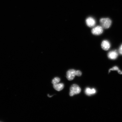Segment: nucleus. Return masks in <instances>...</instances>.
<instances>
[{"label":"nucleus","instance_id":"nucleus-14","mask_svg":"<svg viewBox=\"0 0 122 122\" xmlns=\"http://www.w3.org/2000/svg\"><path fill=\"white\" fill-rule=\"evenodd\" d=\"M48 96L49 97H52V96H50L49 95V94H48Z\"/></svg>","mask_w":122,"mask_h":122},{"label":"nucleus","instance_id":"nucleus-8","mask_svg":"<svg viewBox=\"0 0 122 122\" xmlns=\"http://www.w3.org/2000/svg\"><path fill=\"white\" fill-rule=\"evenodd\" d=\"M96 92V90L94 88L91 89L89 88H86L85 90V93L87 95L91 96L95 94Z\"/></svg>","mask_w":122,"mask_h":122},{"label":"nucleus","instance_id":"nucleus-7","mask_svg":"<svg viewBox=\"0 0 122 122\" xmlns=\"http://www.w3.org/2000/svg\"><path fill=\"white\" fill-rule=\"evenodd\" d=\"M101 46L103 50H109L111 47L110 43L107 40H104L102 42Z\"/></svg>","mask_w":122,"mask_h":122},{"label":"nucleus","instance_id":"nucleus-10","mask_svg":"<svg viewBox=\"0 0 122 122\" xmlns=\"http://www.w3.org/2000/svg\"><path fill=\"white\" fill-rule=\"evenodd\" d=\"M118 71V73L119 74H122V71H120V70L119 69L118 67L117 66H115L113 67L112 68H111L109 70V72H110V71Z\"/></svg>","mask_w":122,"mask_h":122},{"label":"nucleus","instance_id":"nucleus-9","mask_svg":"<svg viewBox=\"0 0 122 122\" xmlns=\"http://www.w3.org/2000/svg\"><path fill=\"white\" fill-rule=\"evenodd\" d=\"M54 89L58 91H60L63 89L64 85L63 83H57L53 85Z\"/></svg>","mask_w":122,"mask_h":122},{"label":"nucleus","instance_id":"nucleus-6","mask_svg":"<svg viewBox=\"0 0 122 122\" xmlns=\"http://www.w3.org/2000/svg\"><path fill=\"white\" fill-rule=\"evenodd\" d=\"M118 54L116 50H114L109 52L108 54V57L109 59L114 60L118 57Z\"/></svg>","mask_w":122,"mask_h":122},{"label":"nucleus","instance_id":"nucleus-13","mask_svg":"<svg viewBox=\"0 0 122 122\" xmlns=\"http://www.w3.org/2000/svg\"><path fill=\"white\" fill-rule=\"evenodd\" d=\"M119 52L120 54L122 55V44L120 46L119 49Z\"/></svg>","mask_w":122,"mask_h":122},{"label":"nucleus","instance_id":"nucleus-3","mask_svg":"<svg viewBox=\"0 0 122 122\" xmlns=\"http://www.w3.org/2000/svg\"><path fill=\"white\" fill-rule=\"evenodd\" d=\"M103 32V28L100 26H97L92 29V34L98 36L102 33Z\"/></svg>","mask_w":122,"mask_h":122},{"label":"nucleus","instance_id":"nucleus-2","mask_svg":"<svg viewBox=\"0 0 122 122\" xmlns=\"http://www.w3.org/2000/svg\"><path fill=\"white\" fill-rule=\"evenodd\" d=\"M70 95L72 97L76 94H78L81 92V89L78 85L74 84L71 85L70 88Z\"/></svg>","mask_w":122,"mask_h":122},{"label":"nucleus","instance_id":"nucleus-4","mask_svg":"<svg viewBox=\"0 0 122 122\" xmlns=\"http://www.w3.org/2000/svg\"><path fill=\"white\" fill-rule=\"evenodd\" d=\"M76 71L74 69H71L67 71L66 78L68 80H72L76 76Z\"/></svg>","mask_w":122,"mask_h":122},{"label":"nucleus","instance_id":"nucleus-5","mask_svg":"<svg viewBox=\"0 0 122 122\" xmlns=\"http://www.w3.org/2000/svg\"><path fill=\"white\" fill-rule=\"evenodd\" d=\"M86 25L90 27L94 26L96 24L95 20L92 17L87 18L86 20Z\"/></svg>","mask_w":122,"mask_h":122},{"label":"nucleus","instance_id":"nucleus-12","mask_svg":"<svg viewBox=\"0 0 122 122\" xmlns=\"http://www.w3.org/2000/svg\"><path fill=\"white\" fill-rule=\"evenodd\" d=\"M82 73L80 71H76V76H81Z\"/></svg>","mask_w":122,"mask_h":122},{"label":"nucleus","instance_id":"nucleus-1","mask_svg":"<svg viewBox=\"0 0 122 122\" xmlns=\"http://www.w3.org/2000/svg\"><path fill=\"white\" fill-rule=\"evenodd\" d=\"M100 22L101 26L103 28L107 29L110 27L112 21L109 18H102L100 19Z\"/></svg>","mask_w":122,"mask_h":122},{"label":"nucleus","instance_id":"nucleus-11","mask_svg":"<svg viewBox=\"0 0 122 122\" xmlns=\"http://www.w3.org/2000/svg\"><path fill=\"white\" fill-rule=\"evenodd\" d=\"M60 79L59 77H56L53 79L52 81V83L53 85L55 84H57L60 81Z\"/></svg>","mask_w":122,"mask_h":122}]
</instances>
